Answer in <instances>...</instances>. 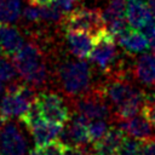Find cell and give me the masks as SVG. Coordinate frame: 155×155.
Listing matches in <instances>:
<instances>
[{
  "mask_svg": "<svg viewBox=\"0 0 155 155\" xmlns=\"http://www.w3.org/2000/svg\"><path fill=\"white\" fill-rule=\"evenodd\" d=\"M102 88L113 109V120L115 124L142 111L145 93L131 82L125 70L111 71L108 80L102 85Z\"/></svg>",
  "mask_w": 155,
  "mask_h": 155,
  "instance_id": "6da1fadb",
  "label": "cell"
},
{
  "mask_svg": "<svg viewBox=\"0 0 155 155\" xmlns=\"http://www.w3.org/2000/svg\"><path fill=\"white\" fill-rule=\"evenodd\" d=\"M12 62L21 78L28 85L35 87L44 86L47 81V67L42 51L34 42H27L12 56Z\"/></svg>",
  "mask_w": 155,
  "mask_h": 155,
  "instance_id": "7a4b0ae2",
  "label": "cell"
},
{
  "mask_svg": "<svg viewBox=\"0 0 155 155\" xmlns=\"http://www.w3.org/2000/svg\"><path fill=\"white\" fill-rule=\"evenodd\" d=\"M57 80L64 94L74 101L91 90V67L84 59L67 61L57 68Z\"/></svg>",
  "mask_w": 155,
  "mask_h": 155,
  "instance_id": "3957f363",
  "label": "cell"
},
{
  "mask_svg": "<svg viewBox=\"0 0 155 155\" xmlns=\"http://www.w3.org/2000/svg\"><path fill=\"white\" fill-rule=\"evenodd\" d=\"M36 96L33 86L10 82L0 102V114L6 120L16 116L21 117L35 102Z\"/></svg>",
  "mask_w": 155,
  "mask_h": 155,
  "instance_id": "277c9868",
  "label": "cell"
},
{
  "mask_svg": "<svg viewBox=\"0 0 155 155\" xmlns=\"http://www.w3.org/2000/svg\"><path fill=\"white\" fill-rule=\"evenodd\" d=\"M76 113L85 115L90 120H113V109L103 92L102 86L91 88L81 97L73 101Z\"/></svg>",
  "mask_w": 155,
  "mask_h": 155,
  "instance_id": "5b68a950",
  "label": "cell"
},
{
  "mask_svg": "<svg viewBox=\"0 0 155 155\" xmlns=\"http://www.w3.org/2000/svg\"><path fill=\"white\" fill-rule=\"evenodd\" d=\"M65 30H79L96 36L105 29V23L102 12L96 8H76L70 11L63 18Z\"/></svg>",
  "mask_w": 155,
  "mask_h": 155,
  "instance_id": "8992f818",
  "label": "cell"
},
{
  "mask_svg": "<svg viewBox=\"0 0 155 155\" xmlns=\"http://www.w3.org/2000/svg\"><path fill=\"white\" fill-rule=\"evenodd\" d=\"M114 35H111L107 29L102 30L94 36L93 47L90 53V61L99 67L103 71H110L113 64L117 57L116 42Z\"/></svg>",
  "mask_w": 155,
  "mask_h": 155,
  "instance_id": "52a82bcc",
  "label": "cell"
},
{
  "mask_svg": "<svg viewBox=\"0 0 155 155\" xmlns=\"http://www.w3.org/2000/svg\"><path fill=\"white\" fill-rule=\"evenodd\" d=\"M44 120L56 124H65L70 120V111L62 97L53 92H41L35 99Z\"/></svg>",
  "mask_w": 155,
  "mask_h": 155,
  "instance_id": "ba28073f",
  "label": "cell"
},
{
  "mask_svg": "<svg viewBox=\"0 0 155 155\" xmlns=\"http://www.w3.org/2000/svg\"><path fill=\"white\" fill-rule=\"evenodd\" d=\"M0 153L2 155H27L28 143L19 126L8 121L0 131Z\"/></svg>",
  "mask_w": 155,
  "mask_h": 155,
  "instance_id": "9c48e42d",
  "label": "cell"
},
{
  "mask_svg": "<svg viewBox=\"0 0 155 155\" xmlns=\"http://www.w3.org/2000/svg\"><path fill=\"white\" fill-rule=\"evenodd\" d=\"M125 131L120 126H110L107 133L92 145L90 155H117L119 148L124 140Z\"/></svg>",
  "mask_w": 155,
  "mask_h": 155,
  "instance_id": "30bf717a",
  "label": "cell"
},
{
  "mask_svg": "<svg viewBox=\"0 0 155 155\" xmlns=\"http://www.w3.org/2000/svg\"><path fill=\"white\" fill-rule=\"evenodd\" d=\"M117 126H120L126 134L139 139V140H148L151 138H155V127L151 125V122L142 114V115H134L127 120H122L116 122Z\"/></svg>",
  "mask_w": 155,
  "mask_h": 155,
  "instance_id": "8fae6325",
  "label": "cell"
},
{
  "mask_svg": "<svg viewBox=\"0 0 155 155\" xmlns=\"http://www.w3.org/2000/svg\"><path fill=\"white\" fill-rule=\"evenodd\" d=\"M88 122H90V119H87L85 115L80 113H75V115L70 117L69 127L67 130L63 128L62 136H64L68 140H70V144L85 147L87 143H90Z\"/></svg>",
  "mask_w": 155,
  "mask_h": 155,
  "instance_id": "7c38bea8",
  "label": "cell"
},
{
  "mask_svg": "<svg viewBox=\"0 0 155 155\" xmlns=\"http://www.w3.org/2000/svg\"><path fill=\"white\" fill-rule=\"evenodd\" d=\"M65 39L70 52L79 59H85L90 57L93 47L94 36L79 30H67Z\"/></svg>",
  "mask_w": 155,
  "mask_h": 155,
  "instance_id": "4fadbf2b",
  "label": "cell"
},
{
  "mask_svg": "<svg viewBox=\"0 0 155 155\" xmlns=\"http://www.w3.org/2000/svg\"><path fill=\"white\" fill-rule=\"evenodd\" d=\"M63 125L62 124H56V122H50L46 120H40L36 122L33 127L29 128V132L31 133L35 145H45L52 140L58 139L62 136L63 132Z\"/></svg>",
  "mask_w": 155,
  "mask_h": 155,
  "instance_id": "5bb4252c",
  "label": "cell"
},
{
  "mask_svg": "<svg viewBox=\"0 0 155 155\" xmlns=\"http://www.w3.org/2000/svg\"><path fill=\"white\" fill-rule=\"evenodd\" d=\"M24 45L23 36L12 25L7 23H1L0 25V46L2 54L6 57L15 56Z\"/></svg>",
  "mask_w": 155,
  "mask_h": 155,
  "instance_id": "9a60e30c",
  "label": "cell"
},
{
  "mask_svg": "<svg viewBox=\"0 0 155 155\" xmlns=\"http://www.w3.org/2000/svg\"><path fill=\"white\" fill-rule=\"evenodd\" d=\"M120 46H122L130 53H142L149 47V39L143 31L138 29L127 28L124 33L115 38Z\"/></svg>",
  "mask_w": 155,
  "mask_h": 155,
  "instance_id": "2e32d148",
  "label": "cell"
},
{
  "mask_svg": "<svg viewBox=\"0 0 155 155\" xmlns=\"http://www.w3.org/2000/svg\"><path fill=\"white\" fill-rule=\"evenodd\" d=\"M132 74L134 79L138 80L140 84L155 87V54H142L137 59L132 69Z\"/></svg>",
  "mask_w": 155,
  "mask_h": 155,
  "instance_id": "e0dca14e",
  "label": "cell"
},
{
  "mask_svg": "<svg viewBox=\"0 0 155 155\" xmlns=\"http://www.w3.org/2000/svg\"><path fill=\"white\" fill-rule=\"evenodd\" d=\"M126 18L134 29H142L150 18L147 4L142 0H128L126 6Z\"/></svg>",
  "mask_w": 155,
  "mask_h": 155,
  "instance_id": "ac0fdd59",
  "label": "cell"
},
{
  "mask_svg": "<svg viewBox=\"0 0 155 155\" xmlns=\"http://www.w3.org/2000/svg\"><path fill=\"white\" fill-rule=\"evenodd\" d=\"M21 15L19 0H0V22L12 23Z\"/></svg>",
  "mask_w": 155,
  "mask_h": 155,
  "instance_id": "d6986e66",
  "label": "cell"
},
{
  "mask_svg": "<svg viewBox=\"0 0 155 155\" xmlns=\"http://www.w3.org/2000/svg\"><path fill=\"white\" fill-rule=\"evenodd\" d=\"M127 1L128 0H111L109 2V5L107 6V8L102 12L103 19L105 25L117 18L125 17L126 15V6H127Z\"/></svg>",
  "mask_w": 155,
  "mask_h": 155,
  "instance_id": "ffe728a7",
  "label": "cell"
},
{
  "mask_svg": "<svg viewBox=\"0 0 155 155\" xmlns=\"http://www.w3.org/2000/svg\"><path fill=\"white\" fill-rule=\"evenodd\" d=\"M109 124L107 120L102 119H96V120H90L88 122V139L90 143H94L99 140L109 130Z\"/></svg>",
  "mask_w": 155,
  "mask_h": 155,
  "instance_id": "44dd1931",
  "label": "cell"
},
{
  "mask_svg": "<svg viewBox=\"0 0 155 155\" xmlns=\"http://www.w3.org/2000/svg\"><path fill=\"white\" fill-rule=\"evenodd\" d=\"M142 142L143 140L136 139L131 136L125 137L120 148H119L117 155H140V153H142Z\"/></svg>",
  "mask_w": 155,
  "mask_h": 155,
  "instance_id": "7402d4cb",
  "label": "cell"
},
{
  "mask_svg": "<svg viewBox=\"0 0 155 155\" xmlns=\"http://www.w3.org/2000/svg\"><path fill=\"white\" fill-rule=\"evenodd\" d=\"M16 74L17 70L15 64L0 56V79L2 81H12L16 78Z\"/></svg>",
  "mask_w": 155,
  "mask_h": 155,
  "instance_id": "603a6c76",
  "label": "cell"
},
{
  "mask_svg": "<svg viewBox=\"0 0 155 155\" xmlns=\"http://www.w3.org/2000/svg\"><path fill=\"white\" fill-rule=\"evenodd\" d=\"M38 148H39L41 155H64L65 144L63 142H61L59 139H56L45 145H40Z\"/></svg>",
  "mask_w": 155,
  "mask_h": 155,
  "instance_id": "cb8c5ba5",
  "label": "cell"
},
{
  "mask_svg": "<svg viewBox=\"0 0 155 155\" xmlns=\"http://www.w3.org/2000/svg\"><path fill=\"white\" fill-rule=\"evenodd\" d=\"M155 127V92L151 94H145L144 104L140 111Z\"/></svg>",
  "mask_w": 155,
  "mask_h": 155,
  "instance_id": "d4e9b609",
  "label": "cell"
},
{
  "mask_svg": "<svg viewBox=\"0 0 155 155\" xmlns=\"http://www.w3.org/2000/svg\"><path fill=\"white\" fill-rule=\"evenodd\" d=\"M23 17L29 22H38L41 19V7L40 5H28L23 11Z\"/></svg>",
  "mask_w": 155,
  "mask_h": 155,
  "instance_id": "484cf974",
  "label": "cell"
},
{
  "mask_svg": "<svg viewBox=\"0 0 155 155\" xmlns=\"http://www.w3.org/2000/svg\"><path fill=\"white\" fill-rule=\"evenodd\" d=\"M76 0H50V2L57 8L59 10L63 15H67L71 11L74 4Z\"/></svg>",
  "mask_w": 155,
  "mask_h": 155,
  "instance_id": "4316f807",
  "label": "cell"
},
{
  "mask_svg": "<svg viewBox=\"0 0 155 155\" xmlns=\"http://www.w3.org/2000/svg\"><path fill=\"white\" fill-rule=\"evenodd\" d=\"M140 155H155V138L142 142Z\"/></svg>",
  "mask_w": 155,
  "mask_h": 155,
  "instance_id": "83f0119b",
  "label": "cell"
},
{
  "mask_svg": "<svg viewBox=\"0 0 155 155\" xmlns=\"http://www.w3.org/2000/svg\"><path fill=\"white\" fill-rule=\"evenodd\" d=\"M64 155H86L84 147L75 145V144H65Z\"/></svg>",
  "mask_w": 155,
  "mask_h": 155,
  "instance_id": "f1b7e54d",
  "label": "cell"
},
{
  "mask_svg": "<svg viewBox=\"0 0 155 155\" xmlns=\"http://www.w3.org/2000/svg\"><path fill=\"white\" fill-rule=\"evenodd\" d=\"M147 6H148L149 13H150V18H153L155 21V0H148Z\"/></svg>",
  "mask_w": 155,
  "mask_h": 155,
  "instance_id": "f546056e",
  "label": "cell"
},
{
  "mask_svg": "<svg viewBox=\"0 0 155 155\" xmlns=\"http://www.w3.org/2000/svg\"><path fill=\"white\" fill-rule=\"evenodd\" d=\"M30 4H35V5H45V4H48L50 0H29Z\"/></svg>",
  "mask_w": 155,
  "mask_h": 155,
  "instance_id": "4dcf8cb0",
  "label": "cell"
},
{
  "mask_svg": "<svg viewBox=\"0 0 155 155\" xmlns=\"http://www.w3.org/2000/svg\"><path fill=\"white\" fill-rule=\"evenodd\" d=\"M148 39H149V44H150L151 48H154V47H155V30H154V33H153Z\"/></svg>",
  "mask_w": 155,
  "mask_h": 155,
  "instance_id": "1f68e13d",
  "label": "cell"
},
{
  "mask_svg": "<svg viewBox=\"0 0 155 155\" xmlns=\"http://www.w3.org/2000/svg\"><path fill=\"white\" fill-rule=\"evenodd\" d=\"M6 121H7V120H6V119H5V117H4V116H2L1 114H0V131L2 130V127H4V125L6 124Z\"/></svg>",
  "mask_w": 155,
  "mask_h": 155,
  "instance_id": "d6a6232c",
  "label": "cell"
},
{
  "mask_svg": "<svg viewBox=\"0 0 155 155\" xmlns=\"http://www.w3.org/2000/svg\"><path fill=\"white\" fill-rule=\"evenodd\" d=\"M1 91H2V80L0 79V94H1Z\"/></svg>",
  "mask_w": 155,
  "mask_h": 155,
  "instance_id": "836d02e7",
  "label": "cell"
},
{
  "mask_svg": "<svg viewBox=\"0 0 155 155\" xmlns=\"http://www.w3.org/2000/svg\"><path fill=\"white\" fill-rule=\"evenodd\" d=\"M151 50H153V53L155 54V47H154V48H151Z\"/></svg>",
  "mask_w": 155,
  "mask_h": 155,
  "instance_id": "e575fe53",
  "label": "cell"
},
{
  "mask_svg": "<svg viewBox=\"0 0 155 155\" xmlns=\"http://www.w3.org/2000/svg\"><path fill=\"white\" fill-rule=\"evenodd\" d=\"M0 54H2V51H1V46H0Z\"/></svg>",
  "mask_w": 155,
  "mask_h": 155,
  "instance_id": "d590c367",
  "label": "cell"
},
{
  "mask_svg": "<svg viewBox=\"0 0 155 155\" xmlns=\"http://www.w3.org/2000/svg\"><path fill=\"white\" fill-rule=\"evenodd\" d=\"M86 155H90V153H88V154H87V153H86Z\"/></svg>",
  "mask_w": 155,
  "mask_h": 155,
  "instance_id": "8d00e7d4",
  "label": "cell"
},
{
  "mask_svg": "<svg viewBox=\"0 0 155 155\" xmlns=\"http://www.w3.org/2000/svg\"><path fill=\"white\" fill-rule=\"evenodd\" d=\"M154 90H155V87H154ZM154 92H155V91H154Z\"/></svg>",
  "mask_w": 155,
  "mask_h": 155,
  "instance_id": "74e56055",
  "label": "cell"
},
{
  "mask_svg": "<svg viewBox=\"0 0 155 155\" xmlns=\"http://www.w3.org/2000/svg\"><path fill=\"white\" fill-rule=\"evenodd\" d=\"M0 155H2V154H1V153H0Z\"/></svg>",
  "mask_w": 155,
  "mask_h": 155,
  "instance_id": "f35d334b",
  "label": "cell"
}]
</instances>
